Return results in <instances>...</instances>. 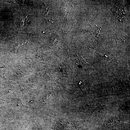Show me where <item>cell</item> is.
<instances>
[{"label":"cell","instance_id":"1","mask_svg":"<svg viewBox=\"0 0 130 130\" xmlns=\"http://www.w3.org/2000/svg\"><path fill=\"white\" fill-rule=\"evenodd\" d=\"M115 12L116 13V15L118 17V18H120L123 16L124 15V13L123 11V9H121V8H118V9H116L115 10Z\"/></svg>","mask_w":130,"mask_h":130},{"label":"cell","instance_id":"2","mask_svg":"<svg viewBox=\"0 0 130 130\" xmlns=\"http://www.w3.org/2000/svg\"><path fill=\"white\" fill-rule=\"evenodd\" d=\"M97 29L96 31V33L97 32V34H96V36L98 37L100 35V31H101V30L102 29L101 27H97Z\"/></svg>","mask_w":130,"mask_h":130}]
</instances>
